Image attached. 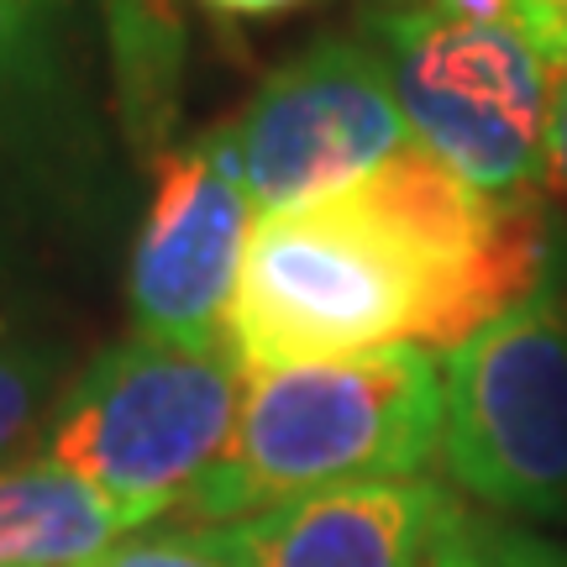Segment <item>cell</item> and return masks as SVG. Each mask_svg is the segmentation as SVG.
Instances as JSON below:
<instances>
[{"label":"cell","mask_w":567,"mask_h":567,"mask_svg":"<svg viewBox=\"0 0 567 567\" xmlns=\"http://www.w3.org/2000/svg\"><path fill=\"white\" fill-rule=\"evenodd\" d=\"M415 147L494 205H536L547 163V63L505 21L452 17L431 0L363 21Z\"/></svg>","instance_id":"cell-3"},{"label":"cell","mask_w":567,"mask_h":567,"mask_svg":"<svg viewBox=\"0 0 567 567\" xmlns=\"http://www.w3.org/2000/svg\"><path fill=\"white\" fill-rule=\"evenodd\" d=\"M457 499L425 473L305 494L237 520L252 567H425Z\"/></svg>","instance_id":"cell-9"},{"label":"cell","mask_w":567,"mask_h":567,"mask_svg":"<svg viewBox=\"0 0 567 567\" xmlns=\"http://www.w3.org/2000/svg\"><path fill=\"white\" fill-rule=\"evenodd\" d=\"M210 17H226V21H268V17H284V11H300L305 0H200Z\"/></svg>","instance_id":"cell-17"},{"label":"cell","mask_w":567,"mask_h":567,"mask_svg":"<svg viewBox=\"0 0 567 567\" xmlns=\"http://www.w3.org/2000/svg\"><path fill=\"white\" fill-rule=\"evenodd\" d=\"M410 142L368 38H316L284 59L231 122L210 126L200 147L268 216L342 195Z\"/></svg>","instance_id":"cell-6"},{"label":"cell","mask_w":567,"mask_h":567,"mask_svg":"<svg viewBox=\"0 0 567 567\" xmlns=\"http://www.w3.org/2000/svg\"><path fill=\"white\" fill-rule=\"evenodd\" d=\"M442 457L467 499L567 520V295L542 284L446 352Z\"/></svg>","instance_id":"cell-5"},{"label":"cell","mask_w":567,"mask_h":567,"mask_svg":"<svg viewBox=\"0 0 567 567\" xmlns=\"http://www.w3.org/2000/svg\"><path fill=\"white\" fill-rule=\"evenodd\" d=\"M425 567H567V547L457 505L446 515Z\"/></svg>","instance_id":"cell-12"},{"label":"cell","mask_w":567,"mask_h":567,"mask_svg":"<svg viewBox=\"0 0 567 567\" xmlns=\"http://www.w3.org/2000/svg\"><path fill=\"white\" fill-rule=\"evenodd\" d=\"M95 567H252L243 526H168L137 530Z\"/></svg>","instance_id":"cell-13"},{"label":"cell","mask_w":567,"mask_h":567,"mask_svg":"<svg viewBox=\"0 0 567 567\" xmlns=\"http://www.w3.org/2000/svg\"><path fill=\"white\" fill-rule=\"evenodd\" d=\"M442 446V368L425 347L247 373L231 446L184 494V526H237L305 494L415 478Z\"/></svg>","instance_id":"cell-2"},{"label":"cell","mask_w":567,"mask_h":567,"mask_svg":"<svg viewBox=\"0 0 567 567\" xmlns=\"http://www.w3.org/2000/svg\"><path fill=\"white\" fill-rule=\"evenodd\" d=\"M116 122L137 158L158 163L179 126L189 27L179 0H101Z\"/></svg>","instance_id":"cell-11"},{"label":"cell","mask_w":567,"mask_h":567,"mask_svg":"<svg viewBox=\"0 0 567 567\" xmlns=\"http://www.w3.org/2000/svg\"><path fill=\"white\" fill-rule=\"evenodd\" d=\"M247 231L252 200L243 184L200 142L168 147L153 163V195L126 268V305L137 337L226 352Z\"/></svg>","instance_id":"cell-7"},{"label":"cell","mask_w":567,"mask_h":567,"mask_svg":"<svg viewBox=\"0 0 567 567\" xmlns=\"http://www.w3.org/2000/svg\"><path fill=\"white\" fill-rule=\"evenodd\" d=\"M59 384V352L0 326V457L38 425Z\"/></svg>","instance_id":"cell-14"},{"label":"cell","mask_w":567,"mask_h":567,"mask_svg":"<svg viewBox=\"0 0 567 567\" xmlns=\"http://www.w3.org/2000/svg\"><path fill=\"white\" fill-rule=\"evenodd\" d=\"M243 384L231 352L126 337L69 384L48 421V457L111 499L168 509L231 446Z\"/></svg>","instance_id":"cell-4"},{"label":"cell","mask_w":567,"mask_h":567,"mask_svg":"<svg viewBox=\"0 0 567 567\" xmlns=\"http://www.w3.org/2000/svg\"><path fill=\"white\" fill-rule=\"evenodd\" d=\"M163 509L111 499L53 457L0 467V567H95Z\"/></svg>","instance_id":"cell-10"},{"label":"cell","mask_w":567,"mask_h":567,"mask_svg":"<svg viewBox=\"0 0 567 567\" xmlns=\"http://www.w3.org/2000/svg\"><path fill=\"white\" fill-rule=\"evenodd\" d=\"M478 337L467 289L405 226L352 189L268 210L247 231L231 295V358L243 373L363 358L379 347H463Z\"/></svg>","instance_id":"cell-1"},{"label":"cell","mask_w":567,"mask_h":567,"mask_svg":"<svg viewBox=\"0 0 567 567\" xmlns=\"http://www.w3.org/2000/svg\"><path fill=\"white\" fill-rule=\"evenodd\" d=\"M95 147L84 0H0V221L80 195Z\"/></svg>","instance_id":"cell-8"},{"label":"cell","mask_w":567,"mask_h":567,"mask_svg":"<svg viewBox=\"0 0 567 567\" xmlns=\"http://www.w3.org/2000/svg\"><path fill=\"white\" fill-rule=\"evenodd\" d=\"M389 6H405V0H389Z\"/></svg>","instance_id":"cell-18"},{"label":"cell","mask_w":567,"mask_h":567,"mask_svg":"<svg viewBox=\"0 0 567 567\" xmlns=\"http://www.w3.org/2000/svg\"><path fill=\"white\" fill-rule=\"evenodd\" d=\"M547 163H542V189L557 205H567V63L551 69L547 80Z\"/></svg>","instance_id":"cell-16"},{"label":"cell","mask_w":567,"mask_h":567,"mask_svg":"<svg viewBox=\"0 0 567 567\" xmlns=\"http://www.w3.org/2000/svg\"><path fill=\"white\" fill-rule=\"evenodd\" d=\"M515 32L536 48V59L551 69L567 63V0H509Z\"/></svg>","instance_id":"cell-15"}]
</instances>
